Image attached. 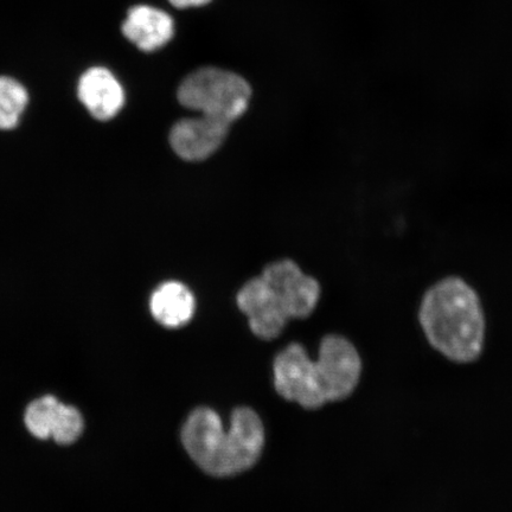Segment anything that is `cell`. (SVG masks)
<instances>
[{
  "instance_id": "obj_6",
  "label": "cell",
  "mask_w": 512,
  "mask_h": 512,
  "mask_svg": "<svg viewBox=\"0 0 512 512\" xmlns=\"http://www.w3.org/2000/svg\"><path fill=\"white\" fill-rule=\"evenodd\" d=\"M238 305L248 317L253 334L261 339L278 337L290 319L271 286L262 277L249 280L241 288Z\"/></svg>"
},
{
  "instance_id": "obj_13",
  "label": "cell",
  "mask_w": 512,
  "mask_h": 512,
  "mask_svg": "<svg viewBox=\"0 0 512 512\" xmlns=\"http://www.w3.org/2000/svg\"><path fill=\"white\" fill-rule=\"evenodd\" d=\"M83 426L85 424H83V418L78 409L61 403L53 432H51V439L61 445L73 444L74 441L80 438Z\"/></svg>"
},
{
  "instance_id": "obj_14",
  "label": "cell",
  "mask_w": 512,
  "mask_h": 512,
  "mask_svg": "<svg viewBox=\"0 0 512 512\" xmlns=\"http://www.w3.org/2000/svg\"><path fill=\"white\" fill-rule=\"evenodd\" d=\"M170 4L178 9L196 8L211 2V0H169Z\"/></svg>"
},
{
  "instance_id": "obj_4",
  "label": "cell",
  "mask_w": 512,
  "mask_h": 512,
  "mask_svg": "<svg viewBox=\"0 0 512 512\" xmlns=\"http://www.w3.org/2000/svg\"><path fill=\"white\" fill-rule=\"evenodd\" d=\"M252 89L240 75L207 67L183 80L177 98L188 110L232 124L246 113Z\"/></svg>"
},
{
  "instance_id": "obj_11",
  "label": "cell",
  "mask_w": 512,
  "mask_h": 512,
  "mask_svg": "<svg viewBox=\"0 0 512 512\" xmlns=\"http://www.w3.org/2000/svg\"><path fill=\"white\" fill-rule=\"evenodd\" d=\"M29 104L27 89L9 76H0V130H14Z\"/></svg>"
},
{
  "instance_id": "obj_10",
  "label": "cell",
  "mask_w": 512,
  "mask_h": 512,
  "mask_svg": "<svg viewBox=\"0 0 512 512\" xmlns=\"http://www.w3.org/2000/svg\"><path fill=\"white\" fill-rule=\"evenodd\" d=\"M196 302L194 294L178 281H168L152 293L150 310L159 324L169 329L181 328L194 316Z\"/></svg>"
},
{
  "instance_id": "obj_8",
  "label": "cell",
  "mask_w": 512,
  "mask_h": 512,
  "mask_svg": "<svg viewBox=\"0 0 512 512\" xmlns=\"http://www.w3.org/2000/svg\"><path fill=\"white\" fill-rule=\"evenodd\" d=\"M78 96L89 114L100 121L113 119L125 105L123 85L104 67H93L82 74Z\"/></svg>"
},
{
  "instance_id": "obj_5",
  "label": "cell",
  "mask_w": 512,
  "mask_h": 512,
  "mask_svg": "<svg viewBox=\"0 0 512 512\" xmlns=\"http://www.w3.org/2000/svg\"><path fill=\"white\" fill-rule=\"evenodd\" d=\"M261 277L271 286L288 318H306L315 311L320 286L316 279L304 274L296 262H273Z\"/></svg>"
},
{
  "instance_id": "obj_12",
  "label": "cell",
  "mask_w": 512,
  "mask_h": 512,
  "mask_svg": "<svg viewBox=\"0 0 512 512\" xmlns=\"http://www.w3.org/2000/svg\"><path fill=\"white\" fill-rule=\"evenodd\" d=\"M61 403L55 396L47 395L32 401L25 411L24 422L28 431L38 439L51 438Z\"/></svg>"
},
{
  "instance_id": "obj_2",
  "label": "cell",
  "mask_w": 512,
  "mask_h": 512,
  "mask_svg": "<svg viewBox=\"0 0 512 512\" xmlns=\"http://www.w3.org/2000/svg\"><path fill=\"white\" fill-rule=\"evenodd\" d=\"M189 456L208 475L228 477L252 467L265 444L264 425L253 409H235L229 430L210 408H197L183 426Z\"/></svg>"
},
{
  "instance_id": "obj_1",
  "label": "cell",
  "mask_w": 512,
  "mask_h": 512,
  "mask_svg": "<svg viewBox=\"0 0 512 512\" xmlns=\"http://www.w3.org/2000/svg\"><path fill=\"white\" fill-rule=\"evenodd\" d=\"M362 373V361L354 345L341 336L325 337L317 361L300 344H291L274 361V383L288 401L307 409L347 399Z\"/></svg>"
},
{
  "instance_id": "obj_9",
  "label": "cell",
  "mask_w": 512,
  "mask_h": 512,
  "mask_svg": "<svg viewBox=\"0 0 512 512\" xmlns=\"http://www.w3.org/2000/svg\"><path fill=\"white\" fill-rule=\"evenodd\" d=\"M174 19L163 10L149 5H137L128 11L123 24V34L140 50L163 48L174 37Z\"/></svg>"
},
{
  "instance_id": "obj_3",
  "label": "cell",
  "mask_w": 512,
  "mask_h": 512,
  "mask_svg": "<svg viewBox=\"0 0 512 512\" xmlns=\"http://www.w3.org/2000/svg\"><path fill=\"white\" fill-rule=\"evenodd\" d=\"M419 319L428 343L448 360L471 363L482 355L484 312L464 280L447 278L432 286L422 299Z\"/></svg>"
},
{
  "instance_id": "obj_7",
  "label": "cell",
  "mask_w": 512,
  "mask_h": 512,
  "mask_svg": "<svg viewBox=\"0 0 512 512\" xmlns=\"http://www.w3.org/2000/svg\"><path fill=\"white\" fill-rule=\"evenodd\" d=\"M229 126L206 115L183 119L172 127L170 144L179 158L202 162L220 149L228 136Z\"/></svg>"
}]
</instances>
